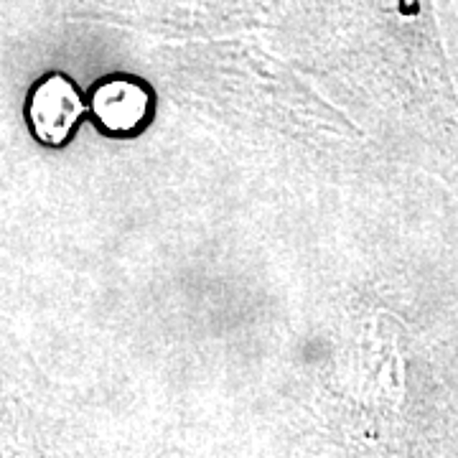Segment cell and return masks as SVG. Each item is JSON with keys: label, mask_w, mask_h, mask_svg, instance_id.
<instances>
[{"label": "cell", "mask_w": 458, "mask_h": 458, "mask_svg": "<svg viewBox=\"0 0 458 458\" xmlns=\"http://www.w3.org/2000/svg\"><path fill=\"white\" fill-rule=\"evenodd\" d=\"M84 99L66 74H47L33 84L26 99V117L33 138L49 148H62L84 117Z\"/></svg>", "instance_id": "obj_1"}, {"label": "cell", "mask_w": 458, "mask_h": 458, "mask_svg": "<svg viewBox=\"0 0 458 458\" xmlns=\"http://www.w3.org/2000/svg\"><path fill=\"white\" fill-rule=\"evenodd\" d=\"M92 117L110 135L135 132L150 114V92L128 77H110L95 84L89 99Z\"/></svg>", "instance_id": "obj_2"}]
</instances>
